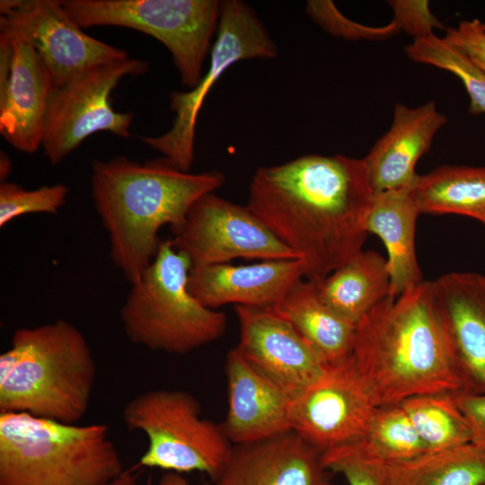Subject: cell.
I'll return each instance as SVG.
<instances>
[{
    "label": "cell",
    "instance_id": "obj_13",
    "mask_svg": "<svg viewBox=\"0 0 485 485\" xmlns=\"http://www.w3.org/2000/svg\"><path fill=\"white\" fill-rule=\"evenodd\" d=\"M0 33L31 45L51 73L55 87L89 66L128 57L124 49L84 33L61 0H1Z\"/></svg>",
    "mask_w": 485,
    "mask_h": 485
},
{
    "label": "cell",
    "instance_id": "obj_3",
    "mask_svg": "<svg viewBox=\"0 0 485 485\" xmlns=\"http://www.w3.org/2000/svg\"><path fill=\"white\" fill-rule=\"evenodd\" d=\"M224 181L219 171L183 172L163 157L92 163L94 207L109 234L110 259L128 281L137 282L153 261L161 227L182 223L193 204Z\"/></svg>",
    "mask_w": 485,
    "mask_h": 485
},
{
    "label": "cell",
    "instance_id": "obj_10",
    "mask_svg": "<svg viewBox=\"0 0 485 485\" xmlns=\"http://www.w3.org/2000/svg\"><path fill=\"white\" fill-rule=\"evenodd\" d=\"M148 68V62L128 57L89 66L54 87L41 146L48 161L57 164L99 131L129 137L134 113L115 110L110 96L122 78L145 74Z\"/></svg>",
    "mask_w": 485,
    "mask_h": 485
},
{
    "label": "cell",
    "instance_id": "obj_4",
    "mask_svg": "<svg viewBox=\"0 0 485 485\" xmlns=\"http://www.w3.org/2000/svg\"><path fill=\"white\" fill-rule=\"evenodd\" d=\"M96 377L92 350L72 323L17 329L0 356V412L66 424L84 416Z\"/></svg>",
    "mask_w": 485,
    "mask_h": 485
},
{
    "label": "cell",
    "instance_id": "obj_37",
    "mask_svg": "<svg viewBox=\"0 0 485 485\" xmlns=\"http://www.w3.org/2000/svg\"><path fill=\"white\" fill-rule=\"evenodd\" d=\"M0 157V179L2 181L1 182H4L6 181L5 180L11 172L12 163L6 154L1 153Z\"/></svg>",
    "mask_w": 485,
    "mask_h": 485
},
{
    "label": "cell",
    "instance_id": "obj_32",
    "mask_svg": "<svg viewBox=\"0 0 485 485\" xmlns=\"http://www.w3.org/2000/svg\"><path fill=\"white\" fill-rule=\"evenodd\" d=\"M443 38L485 74V22L462 21L456 27L447 28Z\"/></svg>",
    "mask_w": 485,
    "mask_h": 485
},
{
    "label": "cell",
    "instance_id": "obj_25",
    "mask_svg": "<svg viewBox=\"0 0 485 485\" xmlns=\"http://www.w3.org/2000/svg\"><path fill=\"white\" fill-rule=\"evenodd\" d=\"M420 214H455L485 226V167L443 165L418 175L412 188Z\"/></svg>",
    "mask_w": 485,
    "mask_h": 485
},
{
    "label": "cell",
    "instance_id": "obj_11",
    "mask_svg": "<svg viewBox=\"0 0 485 485\" xmlns=\"http://www.w3.org/2000/svg\"><path fill=\"white\" fill-rule=\"evenodd\" d=\"M170 241L192 268L234 259H299L250 211L214 192L198 199L182 223L170 227Z\"/></svg>",
    "mask_w": 485,
    "mask_h": 485
},
{
    "label": "cell",
    "instance_id": "obj_24",
    "mask_svg": "<svg viewBox=\"0 0 485 485\" xmlns=\"http://www.w3.org/2000/svg\"><path fill=\"white\" fill-rule=\"evenodd\" d=\"M375 465L383 485L485 484V452L472 444Z\"/></svg>",
    "mask_w": 485,
    "mask_h": 485
},
{
    "label": "cell",
    "instance_id": "obj_5",
    "mask_svg": "<svg viewBox=\"0 0 485 485\" xmlns=\"http://www.w3.org/2000/svg\"><path fill=\"white\" fill-rule=\"evenodd\" d=\"M122 472L104 423L0 412V485H104Z\"/></svg>",
    "mask_w": 485,
    "mask_h": 485
},
{
    "label": "cell",
    "instance_id": "obj_17",
    "mask_svg": "<svg viewBox=\"0 0 485 485\" xmlns=\"http://www.w3.org/2000/svg\"><path fill=\"white\" fill-rule=\"evenodd\" d=\"M322 452L294 431L238 445L213 485H331Z\"/></svg>",
    "mask_w": 485,
    "mask_h": 485
},
{
    "label": "cell",
    "instance_id": "obj_8",
    "mask_svg": "<svg viewBox=\"0 0 485 485\" xmlns=\"http://www.w3.org/2000/svg\"><path fill=\"white\" fill-rule=\"evenodd\" d=\"M81 28L119 26L139 31L171 52L181 84L197 85L216 32L221 2L217 0H61Z\"/></svg>",
    "mask_w": 485,
    "mask_h": 485
},
{
    "label": "cell",
    "instance_id": "obj_36",
    "mask_svg": "<svg viewBox=\"0 0 485 485\" xmlns=\"http://www.w3.org/2000/svg\"><path fill=\"white\" fill-rule=\"evenodd\" d=\"M104 485H140L130 471H123L119 475Z\"/></svg>",
    "mask_w": 485,
    "mask_h": 485
},
{
    "label": "cell",
    "instance_id": "obj_23",
    "mask_svg": "<svg viewBox=\"0 0 485 485\" xmlns=\"http://www.w3.org/2000/svg\"><path fill=\"white\" fill-rule=\"evenodd\" d=\"M315 283L322 302L355 326L373 307L390 296L387 260L374 251L362 250Z\"/></svg>",
    "mask_w": 485,
    "mask_h": 485
},
{
    "label": "cell",
    "instance_id": "obj_9",
    "mask_svg": "<svg viewBox=\"0 0 485 485\" xmlns=\"http://www.w3.org/2000/svg\"><path fill=\"white\" fill-rule=\"evenodd\" d=\"M278 48L256 13L244 2H221L216 38L209 66L197 85L170 97L174 118L171 128L157 137L139 139L163 155L173 167L190 172L194 161L195 128L210 89L234 63L248 58H272Z\"/></svg>",
    "mask_w": 485,
    "mask_h": 485
},
{
    "label": "cell",
    "instance_id": "obj_1",
    "mask_svg": "<svg viewBox=\"0 0 485 485\" xmlns=\"http://www.w3.org/2000/svg\"><path fill=\"white\" fill-rule=\"evenodd\" d=\"M373 196L363 159L306 154L259 168L245 206L320 282L362 251Z\"/></svg>",
    "mask_w": 485,
    "mask_h": 485
},
{
    "label": "cell",
    "instance_id": "obj_20",
    "mask_svg": "<svg viewBox=\"0 0 485 485\" xmlns=\"http://www.w3.org/2000/svg\"><path fill=\"white\" fill-rule=\"evenodd\" d=\"M445 123L433 101L414 108L396 103L391 127L363 158L373 193L413 186L419 159Z\"/></svg>",
    "mask_w": 485,
    "mask_h": 485
},
{
    "label": "cell",
    "instance_id": "obj_16",
    "mask_svg": "<svg viewBox=\"0 0 485 485\" xmlns=\"http://www.w3.org/2000/svg\"><path fill=\"white\" fill-rule=\"evenodd\" d=\"M439 321L466 392L485 393V275L451 272L432 281Z\"/></svg>",
    "mask_w": 485,
    "mask_h": 485
},
{
    "label": "cell",
    "instance_id": "obj_19",
    "mask_svg": "<svg viewBox=\"0 0 485 485\" xmlns=\"http://www.w3.org/2000/svg\"><path fill=\"white\" fill-rule=\"evenodd\" d=\"M228 407L220 424L234 445L265 440L291 430L293 398L258 374L234 348L225 359Z\"/></svg>",
    "mask_w": 485,
    "mask_h": 485
},
{
    "label": "cell",
    "instance_id": "obj_7",
    "mask_svg": "<svg viewBox=\"0 0 485 485\" xmlns=\"http://www.w3.org/2000/svg\"><path fill=\"white\" fill-rule=\"evenodd\" d=\"M122 419L128 430L141 431L147 438L139 461L145 467L197 471L213 481L233 448L221 426L203 419L198 400L182 390L139 393L124 406Z\"/></svg>",
    "mask_w": 485,
    "mask_h": 485
},
{
    "label": "cell",
    "instance_id": "obj_27",
    "mask_svg": "<svg viewBox=\"0 0 485 485\" xmlns=\"http://www.w3.org/2000/svg\"><path fill=\"white\" fill-rule=\"evenodd\" d=\"M400 404L428 452L471 444V430L457 405L455 393L417 395Z\"/></svg>",
    "mask_w": 485,
    "mask_h": 485
},
{
    "label": "cell",
    "instance_id": "obj_15",
    "mask_svg": "<svg viewBox=\"0 0 485 485\" xmlns=\"http://www.w3.org/2000/svg\"><path fill=\"white\" fill-rule=\"evenodd\" d=\"M234 309L239 323L235 348L265 379L294 399L323 374L327 366L286 320L269 309Z\"/></svg>",
    "mask_w": 485,
    "mask_h": 485
},
{
    "label": "cell",
    "instance_id": "obj_34",
    "mask_svg": "<svg viewBox=\"0 0 485 485\" xmlns=\"http://www.w3.org/2000/svg\"><path fill=\"white\" fill-rule=\"evenodd\" d=\"M455 400L468 422L471 444L485 452V393H455Z\"/></svg>",
    "mask_w": 485,
    "mask_h": 485
},
{
    "label": "cell",
    "instance_id": "obj_26",
    "mask_svg": "<svg viewBox=\"0 0 485 485\" xmlns=\"http://www.w3.org/2000/svg\"><path fill=\"white\" fill-rule=\"evenodd\" d=\"M327 452L386 464L416 457L428 450L401 404H396L379 407L364 436Z\"/></svg>",
    "mask_w": 485,
    "mask_h": 485
},
{
    "label": "cell",
    "instance_id": "obj_33",
    "mask_svg": "<svg viewBox=\"0 0 485 485\" xmlns=\"http://www.w3.org/2000/svg\"><path fill=\"white\" fill-rule=\"evenodd\" d=\"M325 467L343 475L348 485H383L378 467L375 463L333 453H323Z\"/></svg>",
    "mask_w": 485,
    "mask_h": 485
},
{
    "label": "cell",
    "instance_id": "obj_6",
    "mask_svg": "<svg viewBox=\"0 0 485 485\" xmlns=\"http://www.w3.org/2000/svg\"><path fill=\"white\" fill-rule=\"evenodd\" d=\"M190 260L170 239L161 241L151 264L120 310L128 340L154 351L184 355L219 339L224 313L203 306L190 292Z\"/></svg>",
    "mask_w": 485,
    "mask_h": 485
},
{
    "label": "cell",
    "instance_id": "obj_2",
    "mask_svg": "<svg viewBox=\"0 0 485 485\" xmlns=\"http://www.w3.org/2000/svg\"><path fill=\"white\" fill-rule=\"evenodd\" d=\"M351 357L377 407L465 392L437 314L432 281L387 297L356 324Z\"/></svg>",
    "mask_w": 485,
    "mask_h": 485
},
{
    "label": "cell",
    "instance_id": "obj_31",
    "mask_svg": "<svg viewBox=\"0 0 485 485\" xmlns=\"http://www.w3.org/2000/svg\"><path fill=\"white\" fill-rule=\"evenodd\" d=\"M388 4L392 11V22L399 31L422 39L435 34L436 29H444L442 22L434 15L426 0H391Z\"/></svg>",
    "mask_w": 485,
    "mask_h": 485
},
{
    "label": "cell",
    "instance_id": "obj_18",
    "mask_svg": "<svg viewBox=\"0 0 485 485\" xmlns=\"http://www.w3.org/2000/svg\"><path fill=\"white\" fill-rule=\"evenodd\" d=\"M304 267L300 259L262 260L251 265L230 263L191 268L188 287L205 307L234 304L270 309L300 279Z\"/></svg>",
    "mask_w": 485,
    "mask_h": 485
},
{
    "label": "cell",
    "instance_id": "obj_22",
    "mask_svg": "<svg viewBox=\"0 0 485 485\" xmlns=\"http://www.w3.org/2000/svg\"><path fill=\"white\" fill-rule=\"evenodd\" d=\"M328 366L352 354L355 328L320 298L316 283L298 280L272 308Z\"/></svg>",
    "mask_w": 485,
    "mask_h": 485
},
{
    "label": "cell",
    "instance_id": "obj_12",
    "mask_svg": "<svg viewBox=\"0 0 485 485\" xmlns=\"http://www.w3.org/2000/svg\"><path fill=\"white\" fill-rule=\"evenodd\" d=\"M378 408L350 356L292 400L291 430L323 454L364 436Z\"/></svg>",
    "mask_w": 485,
    "mask_h": 485
},
{
    "label": "cell",
    "instance_id": "obj_35",
    "mask_svg": "<svg viewBox=\"0 0 485 485\" xmlns=\"http://www.w3.org/2000/svg\"><path fill=\"white\" fill-rule=\"evenodd\" d=\"M157 485H190L188 481L181 473L175 472H167L162 475ZM209 485V484H201Z\"/></svg>",
    "mask_w": 485,
    "mask_h": 485
},
{
    "label": "cell",
    "instance_id": "obj_29",
    "mask_svg": "<svg viewBox=\"0 0 485 485\" xmlns=\"http://www.w3.org/2000/svg\"><path fill=\"white\" fill-rule=\"evenodd\" d=\"M68 189L62 183L29 190L13 182L0 184V227L31 213L56 214L66 202Z\"/></svg>",
    "mask_w": 485,
    "mask_h": 485
},
{
    "label": "cell",
    "instance_id": "obj_14",
    "mask_svg": "<svg viewBox=\"0 0 485 485\" xmlns=\"http://www.w3.org/2000/svg\"><path fill=\"white\" fill-rule=\"evenodd\" d=\"M48 66L25 40L0 33V134L15 149L41 146L51 93Z\"/></svg>",
    "mask_w": 485,
    "mask_h": 485
},
{
    "label": "cell",
    "instance_id": "obj_38",
    "mask_svg": "<svg viewBox=\"0 0 485 485\" xmlns=\"http://www.w3.org/2000/svg\"><path fill=\"white\" fill-rule=\"evenodd\" d=\"M482 485H485V484H482Z\"/></svg>",
    "mask_w": 485,
    "mask_h": 485
},
{
    "label": "cell",
    "instance_id": "obj_21",
    "mask_svg": "<svg viewBox=\"0 0 485 485\" xmlns=\"http://www.w3.org/2000/svg\"><path fill=\"white\" fill-rule=\"evenodd\" d=\"M412 188L374 194L365 218L366 232L379 236L385 245L390 296L393 298L423 281L415 247L416 223L420 213Z\"/></svg>",
    "mask_w": 485,
    "mask_h": 485
},
{
    "label": "cell",
    "instance_id": "obj_28",
    "mask_svg": "<svg viewBox=\"0 0 485 485\" xmlns=\"http://www.w3.org/2000/svg\"><path fill=\"white\" fill-rule=\"evenodd\" d=\"M405 52L414 62L448 71L458 77L470 96V111L485 113V74L444 38L433 34L414 40L405 47Z\"/></svg>",
    "mask_w": 485,
    "mask_h": 485
},
{
    "label": "cell",
    "instance_id": "obj_30",
    "mask_svg": "<svg viewBox=\"0 0 485 485\" xmlns=\"http://www.w3.org/2000/svg\"><path fill=\"white\" fill-rule=\"evenodd\" d=\"M306 13L327 33L347 40H384L400 32L392 22L382 26L357 23L344 16L329 0L308 1Z\"/></svg>",
    "mask_w": 485,
    "mask_h": 485
}]
</instances>
